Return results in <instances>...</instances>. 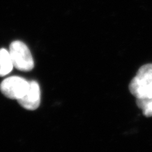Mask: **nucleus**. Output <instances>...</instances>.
<instances>
[{
    "label": "nucleus",
    "instance_id": "6",
    "mask_svg": "<svg viewBox=\"0 0 152 152\" xmlns=\"http://www.w3.org/2000/svg\"><path fill=\"white\" fill-rule=\"evenodd\" d=\"M142 110L143 112L144 115H145L146 117L152 116V99L146 103L144 108L142 109Z\"/></svg>",
    "mask_w": 152,
    "mask_h": 152
},
{
    "label": "nucleus",
    "instance_id": "5",
    "mask_svg": "<svg viewBox=\"0 0 152 152\" xmlns=\"http://www.w3.org/2000/svg\"><path fill=\"white\" fill-rule=\"evenodd\" d=\"M13 65L10 52L6 49H0V76H5L12 70Z\"/></svg>",
    "mask_w": 152,
    "mask_h": 152
},
{
    "label": "nucleus",
    "instance_id": "4",
    "mask_svg": "<svg viewBox=\"0 0 152 152\" xmlns=\"http://www.w3.org/2000/svg\"><path fill=\"white\" fill-rule=\"evenodd\" d=\"M18 103L27 110H34L39 107L41 102V91L36 81L30 83L27 92L22 98L18 99Z\"/></svg>",
    "mask_w": 152,
    "mask_h": 152
},
{
    "label": "nucleus",
    "instance_id": "1",
    "mask_svg": "<svg viewBox=\"0 0 152 152\" xmlns=\"http://www.w3.org/2000/svg\"><path fill=\"white\" fill-rule=\"evenodd\" d=\"M131 93L136 98H152V64L141 66L129 84Z\"/></svg>",
    "mask_w": 152,
    "mask_h": 152
},
{
    "label": "nucleus",
    "instance_id": "3",
    "mask_svg": "<svg viewBox=\"0 0 152 152\" xmlns=\"http://www.w3.org/2000/svg\"><path fill=\"white\" fill-rule=\"evenodd\" d=\"M30 83L22 77L13 76L4 79L0 85L2 93L8 98L19 99L27 92Z\"/></svg>",
    "mask_w": 152,
    "mask_h": 152
},
{
    "label": "nucleus",
    "instance_id": "2",
    "mask_svg": "<svg viewBox=\"0 0 152 152\" xmlns=\"http://www.w3.org/2000/svg\"><path fill=\"white\" fill-rule=\"evenodd\" d=\"M10 54L14 67L21 71H30L34 68V60L28 47L20 41L12 42Z\"/></svg>",
    "mask_w": 152,
    "mask_h": 152
}]
</instances>
